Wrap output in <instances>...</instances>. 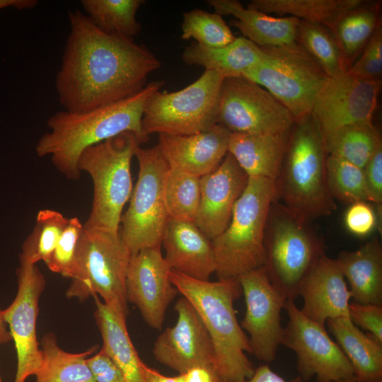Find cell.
<instances>
[{"mask_svg":"<svg viewBox=\"0 0 382 382\" xmlns=\"http://www.w3.org/2000/svg\"><path fill=\"white\" fill-rule=\"evenodd\" d=\"M289 131L282 133H231L228 150L248 177L275 181L284 158Z\"/></svg>","mask_w":382,"mask_h":382,"instance_id":"d4e9b609","label":"cell"},{"mask_svg":"<svg viewBox=\"0 0 382 382\" xmlns=\"http://www.w3.org/2000/svg\"><path fill=\"white\" fill-rule=\"evenodd\" d=\"M380 3L364 1L344 13L330 29L343 54L348 69L381 25Z\"/></svg>","mask_w":382,"mask_h":382,"instance_id":"f1b7e54d","label":"cell"},{"mask_svg":"<svg viewBox=\"0 0 382 382\" xmlns=\"http://www.w3.org/2000/svg\"><path fill=\"white\" fill-rule=\"evenodd\" d=\"M215 13L231 15V25L243 37L260 47L282 46L296 41L300 20L293 16L275 17L264 12L244 7L237 0H208Z\"/></svg>","mask_w":382,"mask_h":382,"instance_id":"603a6c76","label":"cell"},{"mask_svg":"<svg viewBox=\"0 0 382 382\" xmlns=\"http://www.w3.org/2000/svg\"><path fill=\"white\" fill-rule=\"evenodd\" d=\"M130 257L120 230L113 232L83 226L66 296L83 301L99 295L104 303L127 316L125 284Z\"/></svg>","mask_w":382,"mask_h":382,"instance_id":"52a82bcc","label":"cell"},{"mask_svg":"<svg viewBox=\"0 0 382 382\" xmlns=\"http://www.w3.org/2000/svg\"><path fill=\"white\" fill-rule=\"evenodd\" d=\"M324 138L312 114L295 120L274 181L275 201L303 221L330 215L337 207L327 181Z\"/></svg>","mask_w":382,"mask_h":382,"instance_id":"3957f363","label":"cell"},{"mask_svg":"<svg viewBox=\"0 0 382 382\" xmlns=\"http://www.w3.org/2000/svg\"><path fill=\"white\" fill-rule=\"evenodd\" d=\"M327 181L333 199L352 204L368 202L364 170L339 157L328 155Z\"/></svg>","mask_w":382,"mask_h":382,"instance_id":"74e56055","label":"cell"},{"mask_svg":"<svg viewBox=\"0 0 382 382\" xmlns=\"http://www.w3.org/2000/svg\"><path fill=\"white\" fill-rule=\"evenodd\" d=\"M37 4V0H0V10L8 7H13L18 10L32 9Z\"/></svg>","mask_w":382,"mask_h":382,"instance_id":"c3c4849f","label":"cell"},{"mask_svg":"<svg viewBox=\"0 0 382 382\" xmlns=\"http://www.w3.org/2000/svg\"><path fill=\"white\" fill-rule=\"evenodd\" d=\"M68 19L69 33L55 79L64 110L86 112L129 98L161 66L144 45L102 31L81 11H69Z\"/></svg>","mask_w":382,"mask_h":382,"instance_id":"6da1fadb","label":"cell"},{"mask_svg":"<svg viewBox=\"0 0 382 382\" xmlns=\"http://www.w3.org/2000/svg\"><path fill=\"white\" fill-rule=\"evenodd\" d=\"M231 134L216 124L193 134H160L157 145L169 167L202 178L216 170L227 154Z\"/></svg>","mask_w":382,"mask_h":382,"instance_id":"ffe728a7","label":"cell"},{"mask_svg":"<svg viewBox=\"0 0 382 382\" xmlns=\"http://www.w3.org/2000/svg\"><path fill=\"white\" fill-rule=\"evenodd\" d=\"M238 280L246 306L241 327L250 335L251 354L271 363L281 345L284 328L280 313L287 299L272 284L263 267L243 274Z\"/></svg>","mask_w":382,"mask_h":382,"instance_id":"9a60e30c","label":"cell"},{"mask_svg":"<svg viewBox=\"0 0 382 382\" xmlns=\"http://www.w3.org/2000/svg\"><path fill=\"white\" fill-rule=\"evenodd\" d=\"M161 244L166 251L164 258L170 270L202 281H209L215 272L212 241L194 222L169 218Z\"/></svg>","mask_w":382,"mask_h":382,"instance_id":"7402d4cb","label":"cell"},{"mask_svg":"<svg viewBox=\"0 0 382 382\" xmlns=\"http://www.w3.org/2000/svg\"><path fill=\"white\" fill-rule=\"evenodd\" d=\"M303 299L301 313L325 325L329 319L349 318L351 294L336 260L325 254L316 263L299 290Z\"/></svg>","mask_w":382,"mask_h":382,"instance_id":"44dd1931","label":"cell"},{"mask_svg":"<svg viewBox=\"0 0 382 382\" xmlns=\"http://www.w3.org/2000/svg\"><path fill=\"white\" fill-rule=\"evenodd\" d=\"M309 224L273 202L265 231L263 268L287 300L294 301L299 296L303 280L325 255L323 241Z\"/></svg>","mask_w":382,"mask_h":382,"instance_id":"ba28073f","label":"cell"},{"mask_svg":"<svg viewBox=\"0 0 382 382\" xmlns=\"http://www.w3.org/2000/svg\"><path fill=\"white\" fill-rule=\"evenodd\" d=\"M182 374L184 382H227L214 366H194Z\"/></svg>","mask_w":382,"mask_h":382,"instance_id":"f6af8a7d","label":"cell"},{"mask_svg":"<svg viewBox=\"0 0 382 382\" xmlns=\"http://www.w3.org/2000/svg\"><path fill=\"white\" fill-rule=\"evenodd\" d=\"M12 340L8 325L4 318L3 310L0 306V346L7 344Z\"/></svg>","mask_w":382,"mask_h":382,"instance_id":"681fc988","label":"cell"},{"mask_svg":"<svg viewBox=\"0 0 382 382\" xmlns=\"http://www.w3.org/2000/svg\"><path fill=\"white\" fill-rule=\"evenodd\" d=\"M135 156L139 163L137 183L129 204L122 214L120 227L122 238L131 255L152 248H161L169 219L165 183L169 166L158 145L139 146Z\"/></svg>","mask_w":382,"mask_h":382,"instance_id":"8fae6325","label":"cell"},{"mask_svg":"<svg viewBox=\"0 0 382 382\" xmlns=\"http://www.w3.org/2000/svg\"><path fill=\"white\" fill-rule=\"evenodd\" d=\"M294 122L290 111L260 85L243 76L224 79L217 124L231 133H282Z\"/></svg>","mask_w":382,"mask_h":382,"instance_id":"7c38bea8","label":"cell"},{"mask_svg":"<svg viewBox=\"0 0 382 382\" xmlns=\"http://www.w3.org/2000/svg\"><path fill=\"white\" fill-rule=\"evenodd\" d=\"M86 364L96 382H125L116 363L103 349L88 357Z\"/></svg>","mask_w":382,"mask_h":382,"instance_id":"ee69618b","label":"cell"},{"mask_svg":"<svg viewBox=\"0 0 382 382\" xmlns=\"http://www.w3.org/2000/svg\"><path fill=\"white\" fill-rule=\"evenodd\" d=\"M248 180V175L228 152L216 170L200 178V199L194 223L209 240L228 226Z\"/></svg>","mask_w":382,"mask_h":382,"instance_id":"d6986e66","label":"cell"},{"mask_svg":"<svg viewBox=\"0 0 382 382\" xmlns=\"http://www.w3.org/2000/svg\"><path fill=\"white\" fill-rule=\"evenodd\" d=\"M347 73L357 79L381 82L382 76V27L376 30L357 61Z\"/></svg>","mask_w":382,"mask_h":382,"instance_id":"ab89813d","label":"cell"},{"mask_svg":"<svg viewBox=\"0 0 382 382\" xmlns=\"http://www.w3.org/2000/svg\"><path fill=\"white\" fill-rule=\"evenodd\" d=\"M323 135L328 155L345 159L361 169L382 144L373 122L349 125Z\"/></svg>","mask_w":382,"mask_h":382,"instance_id":"1f68e13d","label":"cell"},{"mask_svg":"<svg viewBox=\"0 0 382 382\" xmlns=\"http://www.w3.org/2000/svg\"><path fill=\"white\" fill-rule=\"evenodd\" d=\"M225 78L204 70L192 83L175 92L154 93L147 100L141 120L144 137L151 134L188 135L217 124L220 91Z\"/></svg>","mask_w":382,"mask_h":382,"instance_id":"30bf717a","label":"cell"},{"mask_svg":"<svg viewBox=\"0 0 382 382\" xmlns=\"http://www.w3.org/2000/svg\"><path fill=\"white\" fill-rule=\"evenodd\" d=\"M169 278L195 307L208 331L215 350L214 367L227 382L249 378L255 369L245 352L251 354L248 337L238 323L233 308L242 289L238 279L216 282L190 278L170 270Z\"/></svg>","mask_w":382,"mask_h":382,"instance_id":"277c9868","label":"cell"},{"mask_svg":"<svg viewBox=\"0 0 382 382\" xmlns=\"http://www.w3.org/2000/svg\"><path fill=\"white\" fill-rule=\"evenodd\" d=\"M284 308L289 320L281 344L295 352L297 370L303 381L316 382L354 379L353 368L339 345L328 335L325 325L304 316L294 301Z\"/></svg>","mask_w":382,"mask_h":382,"instance_id":"4fadbf2b","label":"cell"},{"mask_svg":"<svg viewBox=\"0 0 382 382\" xmlns=\"http://www.w3.org/2000/svg\"><path fill=\"white\" fill-rule=\"evenodd\" d=\"M347 229L357 236L370 234L377 225V216L368 202H357L350 204L345 214Z\"/></svg>","mask_w":382,"mask_h":382,"instance_id":"60d3db41","label":"cell"},{"mask_svg":"<svg viewBox=\"0 0 382 382\" xmlns=\"http://www.w3.org/2000/svg\"><path fill=\"white\" fill-rule=\"evenodd\" d=\"M144 373L146 382H184L183 374L167 376L144 364Z\"/></svg>","mask_w":382,"mask_h":382,"instance_id":"7dc6e473","label":"cell"},{"mask_svg":"<svg viewBox=\"0 0 382 382\" xmlns=\"http://www.w3.org/2000/svg\"><path fill=\"white\" fill-rule=\"evenodd\" d=\"M170 270L161 248H152L131 255L127 272V301L138 308L146 324L158 330L178 294L170 280Z\"/></svg>","mask_w":382,"mask_h":382,"instance_id":"ac0fdd59","label":"cell"},{"mask_svg":"<svg viewBox=\"0 0 382 382\" xmlns=\"http://www.w3.org/2000/svg\"><path fill=\"white\" fill-rule=\"evenodd\" d=\"M95 296V319L103 338L102 349L116 363L125 382H146L144 363L133 345L126 325L127 316Z\"/></svg>","mask_w":382,"mask_h":382,"instance_id":"4316f807","label":"cell"},{"mask_svg":"<svg viewBox=\"0 0 382 382\" xmlns=\"http://www.w3.org/2000/svg\"><path fill=\"white\" fill-rule=\"evenodd\" d=\"M183 16V40L193 38L200 45L220 47L231 43L236 37L222 16L216 13L195 8Z\"/></svg>","mask_w":382,"mask_h":382,"instance_id":"8d00e7d4","label":"cell"},{"mask_svg":"<svg viewBox=\"0 0 382 382\" xmlns=\"http://www.w3.org/2000/svg\"><path fill=\"white\" fill-rule=\"evenodd\" d=\"M336 260L354 303L382 306V247L378 237L356 250L341 251Z\"/></svg>","mask_w":382,"mask_h":382,"instance_id":"cb8c5ba5","label":"cell"},{"mask_svg":"<svg viewBox=\"0 0 382 382\" xmlns=\"http://www.w3.org/2000/svg\"><path fill=\"white\" fill-rule=\"evenodd\" d=\"M296 42L318 63L329 77L346 73L348 67L332 31L322 24L301 21Z\"/></svg>","mask_w":382,"mask_h":382,"instance_id":"836d02e7","label":"cell"},{"mask_svg":"<svg viewBox=\"0 0 382 382\" xmlns=\"http://www.w3.org/2000/svg\"><path fill=\"white\" fill-rule=\"evenodd\" d=\"M368 202L378 207L382 204V144H380L363 169Z\"/></svg>","mask_w":382,"mask_h":382,"instance_id":"7bdbcfd3","label":"cell"},{"mask_svg":"<svg viewBox=\"0 0 382 382\" xmlns=\"http://www.w3.org/2000/svg\"><path fill=\"white\" fill-rule=\"evenodd\" d=\"M275 200L274 182L248 177L236 201L227 228L212 240L215 273L219 279H238L262 268L265 262V236L269 212Z\"/></svg>","mask_w":382,"mask_h":382,"instance_id":"5b68a950","label":"cell"},{"mask_svg":"<svg viewBox=\"0 0 382 382\" xmlns=\"http://www.w3.org/2000/svg\"><path fill=\"white\" fill-rule=\"evenodd\" d=\"M0 382H3V380L1 378V373H0Z\"/></svg>","mask_w":382,"mask_h":382,"instance_id":"816d5d0a","label":"cell"},{"mask_svg":"<svg viewBox=\"0 0 382 382\" xmlns=\"http://www.w3.org/2000/svg\"><path fill=\"white\" fill-rule=\"evenodd\" d=\"M143 0H81L85 14L102 31L134 39L141 31L136 15Z\"/></svg>","mask_w":382,"mask_h":382,"instance_id":"d6a6232c","label":"cell"},{"mask_svg":"<svg viewBox=\"0 0 382 382\" xmlns=\"http://www.w3.org/2000/svg\"><path fill=\"white\" fill-rule=\"evenodd\" d=\"M239 382H303V379L298 376L290 381H286L273 371L267 364L260 365L251 377L241 381Z\"/></svg>","mask_w":382,"mask_h":382,"instance_id":"bcb514c9","label":"cell"},{"mask_svg":"<svg viewBox=\"0 0 382 382\" xmlns=\"http://www.w3.org/2000/svg\"><path fill=\"white\" fill-rule=\"evenodd\" d=\"M349 318L357 326L363 328L382 342V306L349 303Z\"/></svg>","mask_w":382,"mask_h":382,"instance_id":"b9f144b4","label":"cell"},{"mask_svg":"<svg viewBox=\"0 0 382 382\" xmlns=\"http://www.w3.org/2000/svg\"><path fill=\"white\" fill-rule=\"evenodd\" d=\"M141 144L126 132L86 148L80 155V172L89 174L93 195L85 227L117 232L122 209L132 192L131 161Z\"/></svg>","mask_w":382,"mask_h":382,"instance_id":"8992f818","label":"cell"},{"mask_svg":"<svg viewBox=\"0 0 382 382\" xmlns=\"http://www.w3.org/2000/svg\"><path fill=\"white\" fill-rule=\"evenodd\" d=\"M328 382H356V381L354 379H345V380H339V381H328Z\"/></svg>","mask_w":382,"mask_h":382,"instance_id":"f907efd6","label":"cell"},{"mask_svg":"<svg viewBox=\"0 0 382 382\" xmlns=\"http://www.w3.org/2000/svg\"><path fill=\"white\" fill-rule=\"evenodd\" d=\"M163 84V80L154 81L129 98L88 112L54 113L47 122L50 130L36 144V154L50 156L68 179H79L78 162L86 148L126 132L134 133L141 143L147 141L141 129L144 105Z\"/></svg>","mask_w":382,"mask_h":382,"instance_id":"7a4b0ae2","label":"cell"},{"mask_svg":"<svg viewBox=\"0 0 382 382\" xmlns=\"http://www.w3.org/2000/svg\"><path fill=\"white\" fill-rule=\"evenodd\" d=\"M262 57V48L243 36L220 47H208L195 42L186 47L182 54L185 64L202 66L224 78L243 76Z\"/></svg>","mask_w":382,"mask_h":382,"instance_id":"83f0119b","label":"cell"},{"mask_svg":"<svg viewBox=\"0 0 382 382\" xmlns=\"http://www.w3.org/2000/svg\"><path fill=\"white\" fill-rule=\"evenodd\" d=\"M69 218L53 209H42L36 216L35 225L22 246L19 259L36 265L49 259L66 226Z\"/></svg>","mask_w":382,"mask_h":382,"instance_id":"d590c367","label":"cell"},{"mask_svg":"<svg viewBox=\"0 0 382 382\" xmlns=\"http://www.w3.org/2000/svg\"><path fill=\"white\" fill-rule=\"evenodd\" d=\"M165 199L169 218L194 222L200 199V178L169 167Z\"/></svg>","mask_w":382,"mask_h":382,"instance_id":"e575fe53","label":"cell"},{"mask_svg":"<svg viewBox=\"0 0 382 382\" xmlns=\"http://www.w3.org/2000/svg\"><path fill=\"white\" fill-rule=\"evenodd\" d=\"M329 331L349 359L356 382H382V342L363 332L349 318L329 319Z\"/></svg>","mask_w":382,"mask_h":382,"instance_id":"484cf974","label":"cell"},{"mask_svg":"<svg viewBox=\"0 0 382 382\" xmlns=\"http://www.w3.org/2000/svg\"><path fill=\"white\" fill-rule=\"evenodd\" d=\"M83 229L78 217L69 219L59 242L45 262L53 272L71 278L75 267V259L79 240Z\"/></svg>","mask_w":382,"mask_h":382,"instance_id":"f35d334b","label":"cell"},{"mask_svg":"<svg viewBox=\"0 0 382 382\" xmlns=\"http://www.w3.org/2000/svg\"><path fill=\"white\" fill-rule=\"evenodd\" d=\"M16 270L18 289L13 302L3 310L17 355V369L13 382H25L39 371L43 359L37 342L36 325L38 302L45 279L36 265L19 259Z\"/></svg>","mask_w":382,"mask_h":382,"instance_id":"5bb4252c","label":"cell"},{"mask_svg":"<svg viewBox=\"0 0 382 382\" xmlns=\"http://www.w3.org/2000/svg\"><path fill=\"white\" fill-rule=\"evenodd\" d=\"M43 359L35 375V382H96L86 364V359L96 350V346L80 353L61 349L54 333H47L41 340Z\"/></svg>","mask_w":382,"mask_h":382,"instance_id":"f546056e","label":"cell"},{"mask_svg":"<svg viewBox=\"0 0 382 382\" xmlns=\"http://www.w3.org/2000/svg\"><path fill=\"white\" fill-rule=\"evenodd\" d=\"M174 309L177 321L156 338L153 348L155 359L179 374L197 366H214V345L195 307L182 296Z\"/></svg>","mask_w":382,"mask_h":382,"instance_id":"e0dca14e","label":"cell"},{"mask_svg":"<svg viewBox=\"0 0 382 382\" xmlns=\"http://www.w3.org/2000/svg\"><path fill=\"white\" fill-rule=\"evenodd\" d=\"M364 0H253L248 8L265 13L289 14L301 21L316 23L331 29L346 12Z\"/></svg>","mask_w":382,"mask_h":382,"instance_id":"4dcf8cb0","label":"cell"},{"mask_svg":"<svg viewBox=\"0 0 382 382\" xmlns=\"http://www.w3.org/2000/svg\"><path fill=\"white\" fill-rule=\"evenodd\" d=\"M381 83L347 71L329 77L311 112L323 134L352 124L373 122Z\"/></svg>","mask_w":382,"mask_h":382,"instance_id":"2e32d148","label":"cell"},{"mask_svg":"<svg viewBox=\"0 0 382 382\" xmlns=\"http://www.w3.org/2000/svg\"><path fill=\"white\" fill-rule=\"evenodd\" d=\"M261 48L262 60L243 77L266 89L290 111L295 120L311 114L329 76L296 41Z\"/></svg>","mask_w":382,"mask_h":382,"instance_id":"9c48e42d","label":"cell"}]
</instances>
